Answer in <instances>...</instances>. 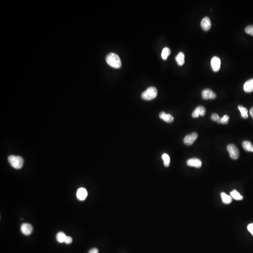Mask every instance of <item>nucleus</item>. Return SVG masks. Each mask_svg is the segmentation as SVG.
I'll list each match as a JSON object with an SVG mask.
<instances>
[{
	"label": "nucleus",
	"mask_w": 253,
	"mask_h": 253,
	"mask_svg": "<svg viewBox=\"0 0 253 253\" xmlns=\"http://www.w3.org/2000/svg\"><path fill=\"white\" fill-rule=\"evenodd\" d=\"M245 31L246 33L253 36V25L248 26L247 27H246Z\"/></svg>",
	"instance_id": "b1692460"
},
{
	"label": "nucleus",
	"mask_w": 253,
	"mask_h": 253,
	"mask_svg": "<svg viewBox=\"0 0 253 253\" xmlns=\"http://www.w3.org/2000/svg\"><path fill=\"white\" fill-rule=\"evenodd\" d=\"M66 237H67V236H66V234L63 232H59L57 233L56 236L57 241L61 243L65 242Z\"/></svg>",
	"instance_id": "aec40b11"
},
{
	"label": "nucleus",
	"mask_w": 253,
	"mask_h": 253,
	"mask_svg": "<svg viewBox=\"0 0 253 253\" xmlns=\"http://www.w3.org/2000/svg\"><path fill=\"white\" fill-rule=\"evenodd\" d=\"M171 54V50L168 47H166L164 48L162 52L161 56L163 59L166 60L167 57Z\"/></svg>",
	"instance_id": "412c9836"
},
{
	"label": "nucleus",
	"mask_w": 253,
	"mask_h": 253,
	"mask_svg": "<svg viewBox=\"0 0 253 253\" xmlns=\"http://www.w3.org/2000/svg\"><path fill=\"white\" fill-rule=\"evenodd\" d=\"M175 60H176L178 65H180V66H182V65H183L185 63V55H184V54L182 52H180L176 56Z\"/></svg>",
	"instance_id": "2eb2a0df"
},
{
	"label": "nucleus",
	"mask_w": 253,
	"mask_h": 253,
	"mask_svg": "<svg viewBox=\"0 0 253 253\" xmlns=\"http://www.w3.org/2000/svg\"><path fill=\"white\" fill-rule=\"evenodd\" d=\"M250 114L251 116L253 118V107H252L250 110Z\"/></svg>",
	"instance_id": "c85d7f7f"
},
{
	"label": "nucleus",
	"mask_w": 253,
	"mask_h": 253,
	"mask_svg": "<svg viewBox=\"0 0 253 253\" xmlns=\"http://www.w3.org/2000/svg\"><path fill=\"white\" fill-rule=\"evenodd\" d=\"M88 193L86 189L84 188H79L76 193V197L80 201H84L87 196Z\"/></svg>",
	"instance_id": "f8f14e48"
},
{
	"label": "nucleus",
	"mask_w": 253,
	"mask_h": 253,
	"mask_svg": "<svg viewBox=\"0 0 253 253\" xmlns=\"http://www.w3.org/2000/svg\"><path fill=\"white\" fill-rule=\"evenodd\" d=\"M162 158L164 161V164L166 167H168L170 165V158L167 154L164 153L162 155Z\"/></svg>",
	"instance_id": "4be33fe9"
},
{
	"label": "nucleus",
	"mask_w": 253,
	"mask_h": 253,
	"mask_svg": "<svg viewBox=\"0 0 253 253\" xmlns=\"http://www.w3.org/2000/svg\"><path fill=\"white\" fill-rule=\"evenodd\" d=\"M227 149L229 153L230 157L232 159H237L240 156V151L236 146L233 144H229L227 146Z\"/></svg>",
	"instance_id": "20e7f679"
},
{
	"label": "nucleus",
	"mask_w": 253,
	"mask_h": 253,
	"mask_svg": "<svg viewBox=\"0 0 253 253\" xmlns=\"http://www.w3.org/2000/svg\"><path fill=\"white\" fill-rule=\"evenodd\" d=\"M201 26L204 31H208L209 30L212 26L210 18L208 17H204L201 22Z\"/></svg>",
	"instance_id": "9b49d317"
},
{
	"label": "nucleus",
	"mask_w": 253,
	"mask_h": 253,
	"mask_svg": "<svg viewBox=\"0 0 253 253\" xmlns=\"http://www.w3.org/2000/svg\"><path fill=\"white\" fill-rule=\"evenodd\" d=\"M238 110H240L241 113V116L244 119H246L249 117L248 110L246 108L241 105H238Z\"/></svg>",
	"instance_id": "6ab92c4d"
},
{
	"label": "nucleus",
	"mask_w": 253,
	"mask_h": 253,
	"mask_svg": "<svg viewBox=\"0 0 253 253\" xmlns=\"http://www.w3.org/2000/svg\"><path fill=\"white\" fill-rule=\"evenodd\" d=\"M88 253H99V250L96 248H93L89 251Z\"/></svg>",
	"instance_id": "cd10ccee"
},
{
	"label": "nucleus",
	"mask_w": 253,
	"mask_h": 253,
	"mask_svg": "<svg viewBox=\"0 0 253 253\" xmlns=\"http://www.w3.org/2000/svg\"><path fill=\"white\" fill-rule=\"evenodd\" d=\"M187 164L189 166L198 168H200L202 165L201 160L197 158H192L188 159L187 162Z\"/></svg>",
	"instance_id": "1a4fd4ad"
},
{
	"label": "nucleus",
	"mask_w": 253,
	"mask_h": 253,
	"mask_svg": "<svg viewBox=\"0 0 253 253\" xmlns=\"http://www.w3.org/2000/svg\"><path fill=\"white\" fill-rule=\"evenodd\" d=\"M242 147L246 151L253 152V145L249 141H245L242 142Z\"/></svg>",
	"instance_id": "dca6fc26"
},
{
	"label": "nucleus",
	"mask_w": 253,
	"mask_h": 253,
	"mask_svg": "<svg viewBox=\"0 0 253 253\" xmlns=\"http://www.w3.org/2000/svg\"><path fill=\"white\" fill-rule=\"evenodd\" d=\"M229 117L228 115H225L223 117L220 118V120H218L217 122L221 124H227L228 122Z\"/></svg>",
	"instance_id": "5701e85b"
},
{
	"label": "nucleus",
	"mask_w": 253,
	"mask_h": 253,
	"mask_svg": "<svg viewBox=\"0 0 253 253\" xmlns=\"http://www.w3.org/2000/svg\"><path fill=\"white\" fill-rule=\"evenodd\" d=\"M243 88L245 92H251L253 91V79H250L246 81L244 86Z\"/></svg>",
	"instance_id": "4468645a"
},
{
	"label": "nucleus",
	"mask_w": 253,
	"mask_h": 253,
	"mask_svg": "<svg viewBox=\"0 0 253 253\" xmlns=\"http://www.w3.org/2000/svg\"><path fill=\"white\" fill-rule=\"evenodd\" d=\"M198 134L196 132H193L186 136L184 139V143L187 145H191L197 139Z\"/></svg>",
	"instance_id": "39448f33"
},
{
	"label": "nucleus",
	"mask_w": 253,
	"mask_h": 253,
	"mask_svg": "<svg viewBox=\"0 0 253 253\" xmlns=\"http://www.w3.org/2000/svg\"><path fill=\"white\" fill-rule=\"evenodd\" d=\"M158 90L155 87H150L142 94V97L145 100H151L157 97Z\"/></svg>",
	"instance_id": "7ed1b4c3"
},
{
	"label": "nucleus",
	"mask_w": 253,
	"mask_h": 253,
	"mask_svg": "<svg viewBox=\"0 0 253 253\" xmlns=\"http://www.w3.org/2000/svg\"><path fill=\"white\" fill-rule=\"evenodd\" d=\"M211 66L213 71L217 72L220 71L221 66V61L219 57L214 56L211 60Z\"/></svg>",
	"instance_id": "423d86ee"
},
{
	"label": "nucleus",
	"mask_w": 253,
	"mask_h": 253,
	"mask_svg": "<svg viewBox=\"0 0 253 253\" xmlns=\"http://www.w3.org/2000/svg\"><path fill=\"white\" fill-rule=\"evenodd\" d=\"M159 117L164 121L168 123H171L174 121V117L170 114H166L164 112H162L159 114Z\"/></svg>",
	"instance_id": "ddd939ff"
},
{
	"label": "nucleus",
	"mask_w": 253,
	"mask_h": 253,
	"mask_svg": "<svg viewBox=\"0 0 253 253\" xmlns=\"http://www.w3.org/2000/svg\"><path fill=\"white\" fill-rule=\"evenodd\" d=\"M221 196L223 203L226 204H228L232 202V197L231 196H229L225 194V193H222L221 194Z\"/></svg>",
	"instance_id": "f3484780"
},
{
	"label": "nucleus",
	"mask_w": 253,
	"mask_h": 253,
	"mask_svg": "<svg viewBox=\"0 0 253 253\" xmlns=\"http://www.w3.org/2000/svg\"><path fill=\"white\" fill-rule=\"evenodd\" d=\"M202 97L204 100L214 99L217 97L215 92L209 89H206L203 90L202 92Z\"/></svg>",
	"instance_id": "0eeeda50"
},
{
	"label": "nucleus",
	"mask_w": 253,
	"mask_h": 253,
	"mask_svg": "<svg viewBox=\"0 0 253 253\" xmlns=\"http://www.w3.org/2000/svg\"><path fill=\"white\" fill-rule=\"evenodd\" d=\"M230 196L232 198H233L234 199L236 200H242L243 199V196L235 189L233 190L231 192Z\"/></svg>",
	"instance_id": "a211bd4d"
},
{
	"label": "nucleus",
	"mask_w": 253,
	"mask_h": 253,
	"mask_svg": "<svg viewBox=\"0 0 253 253\" xmlns=\"http://www.w3.org/2000/svg\"><path fill=\"white\" fill-rule=\"evenodd\" d=\"M247 228H248V231L251 233L253 236V223L249 224V225H248Z\"/></svg>",
	"instance_id": "a878e982"
},
{
	"label": "nucleus",
	"mask_w": 253,
	"mask_h": 253,
	"mask_svg": "<svg viewBox=\"0 0 253 253\" xmlns=\"http://www.w3.org/2000/svg\"><path fill=\"white\" fill-rule=\"evenodd\" d=\"M8 161L11 166L16 169H21L24 165V159L20 156L10 155L8 157Z\"/></svg>",
	"instance_id": "f03ea898"
},
{
	"label": "nucleus",
	"mask_w": 253,
	"mask_h": 253,
	"mask_svg": "<svg viewBox=\"0 0 253 253\" xmlns=\"http://www.w3.org/2000/svg\"><path fill=\"white\" fill-rule=\"evenodd\" d=\"M211 118L213 121H217V122L218 120H220V117L218 114H217V113H213V114H212Z\"/></svg>",
	"instance_id": "393cba45"
},
{
	"label": "nucleus",
	"mask_w": 253,
	"mask_h": 253,
	"mask_svg": "<svg viewBox=\"0 0 253 253\" xmlns=\"http://www.w3.org/2000/svg\"><path fill=\"white\" fill-rule=\"evenodd\" d=\"M206 113V109L203 106H197L195 110L193 111L192 114L193 118H198L199 116H203L205 115Z\"/></svg>",
	"instance_id": "9d476101"
},
{
	"label": "nucleus",
	"mask_w": 253,
	"mask_h": 253,
	"mask_svg": "<svg viewBox=\"0 0 253 253\" xmlns=\"http://www.w3.org/2000/svg\"><path fill=\"white\" fill-rule=\"evenodd\" d=\"M106 62L112 67L116 68H120L121 66V60L117 54L111 53L106 57Z\"/></svg>",
	"instance_id": "f257e3e1"
},
{
	"label": "nucleus",
	"mask_w": 253,
	"mask_h": 253,
	"mask_svg": "<svg viewBox=\"0 0 253 253\" xmlns=\"http://www.w3.org/2000/svg\"><path fill=\"white\" fill-rule=\"evenodd\" d=\"M72 241H73V239L71 237L67 236L66 240H65V243L67 244H70L72 242Z\"/></svg>",
	"instance_id": "bb28decb"
},
{
	"label": "nucleus",
	"mask_w": 253,
	"mask_h": 253,
	"mask_svg": "<svg viewBox=\"0 0 253 253\" xmlns=\"http://www.w3.org/2000/svg\"><path fill=\"white\" fill-rule=\"evenodd\" d=\"M21 231L25 235H29L33 231V228L31 224L24 223L21 226Z\"/></svg>",
	"instance_id": "6e6552de"
}]
</instances>
